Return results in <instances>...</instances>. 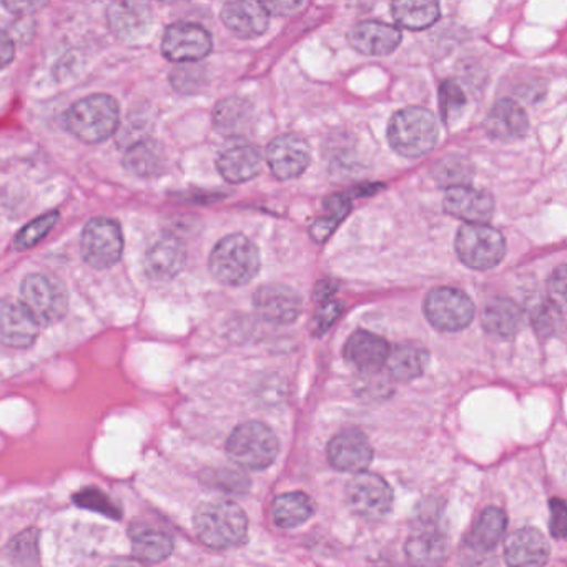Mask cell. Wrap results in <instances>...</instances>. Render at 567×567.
<instances>
[{
	"mask_svg": "<svg viewBox=\"0 0 567 567\" xmlns=\"http://www.w3.org/2000/svg\"><path fill=\"white\" fill-rule=\"evenodd\" d=\"M39 321L16 298L0 300V343L11 348H29L39 337Z\"/></svg>",
	"mask_w": 567,
	"mask_h": 567,
	"instance_id": "5bb4252c",
	"label": "cell"
},
{
	"mask_svg": "<svg viewBox=\"0 0 567 567\" xmlns=\"http://www.w3.org/2000/svg\"><path fill=\"white\" fill-rule=\"evenodd\" d=\"M267 162L271 174L278 181H293V178L305 174L308 165H310V147L298 135H280L268 145Z\"/></svg>",
	"mask_w": 567,
	"mask_h": 567,
	"instance_id": "4fadbf2b",
	"label": "cell"
},
{
	"mask_svg": "<svg viewBox=\"0 0 567 567\" xmlns=\"http://www.w3.org/2000/svg\"><path fill=\"white\" fill-rule=\"evenodd\" d=\"M560 313L553 303H540L534 308L530 313V321H533L534 330L537 331L540 338H549L550 334L556 333V318Z\"/></svg>",
	"mask_w": 567,
	"mask_h": 567,
	"instance_id": "f35d334b",
	"label": "cell"
},
{
	"mask_svg": "<svg viewBox=\"0 0 567 567\" xmlns=\"http://www.w3.org/2000/svg\"><path fill=\"white\" fill-rule=\"evenodd\" d=\"M457 258L473 270H491L506 254V240L499 231L487 225H464L457 230Z\"/></svg>",
	"mask_w": 567,
	"mask_h": 567,
	"instance_id": "52a82bcc",
	"label": "cell"
},
{
	"mask_svg": "<svg viewBox=\"0 0 567 567\" xmlns=\"http://www.w3.org/2000/svg\"><path fill=\"white\" fill-rule=\"evenodd\" d=\"M549 293L554 307L563 313L564 305H566V267L564 265L554 270L549 280Z\"/></svg>",
	"mask_w": 567,
	"mask_h": 567,
	"instance_id": "7bdbcfd3",
	"label": "cell"
},
{
	"mask_svg": "<svg viewBox=\"0 0 567 567\" xmlns=\"http://www.w3.org/2000/svg\"><path fill=\"white\" fill-rule=\"evenodd\" d=\"M214 48L210 32L192 22L172 24L162 39V54L175 64H195L204 61Z\"/></svg>",
	"mask_w": 567,
	"mask_h": 567,
	"instance_id": "30bf717a",
	"label": "cell"
},
{
	"mask_svg": "<svg viewBox=\"0 0 567 567\" xmlns=\"http://www.w3.org/2000/svg\"><path fill=\"white\" fill-rule=\"evenodd\" d=\"M443 208L447 215L466 221V225H484L493 218L494 200L487 192L454 185L444 194Z\"/></svg>",
	"mask_w": 567,
	"mask_h": 567,
	"instance_id": "2e32d148",
	"label": "cell"
},
{
	"mask_svg": "<svg viewBox=\"0 0 567 567\" xmlns=\"http://www.w3.org/2000/svg\"><path fill=\"white\" fill-rule=\"evenodd\" d=\"M69 131L85 144H101L115 134L121 109L111 95L95 94L75 102L65 115Z\"/></svg>",
	"mask_w": 567,
	"mask_h": 567,
	"instance_id": "3957f363",
	"label": "cell"
},
{
	"mask_svg": "<svg viewBox=\"0 0 567 567\" xmlns=\"http://www.w3.org/2000/svg\"><path fill=\"white\" fill-rule=\"evenodd\" d=\"M225 28L240 39H255L265 34L270 24V16L260 2H228L221 9Z\"/></svg>",
	"mask_w": 567,
	"mask_h": 567,
	"instance_id": "44dd1931",
	"label": "cell"
},
{
	"mask_svg": "<svg viewBox=\"0 0 567 567\" xmlns=\"http://www.w3.org/2000/svg\"><path fill=\"white\" fill-rule=\"evenodd\" d=\"M324 217L318 218L313 225H311V238L317 244H324L331 235L337 230L338 225L348 217L351 210L350 198L344 195H331L324 200Z\"/></svg>",
	"mask_w": 567,
	"mask_h": 567,
	"instance_id": "836d02e7",
	"label": "cell"
},
{
	"mask_svg": "<svg viewBox=\"0 0 567 567\" xmlns=\"http://www.w3.org/2000/svg\"><path fill=\"white\" fill-rule=\"evenodd\" d=\"M390 344L370 331H357L344 344V360L363 373H374L386 364Z\"/></svg>",
	"mask_w": 567,
	"mask_h": 567,
	"instance_id": "ffe728a7",
	"label": "cell"
},
{
	"mask_svg": "<svg viewBox=\"0 0 567 567\" xmlns=\"http://www.w3.org/2000/svg\"><path fill=\"white\" fill-rule=\"evenodd\" d=\"M347 501L358 516L380 519L393 506V491L383 477L363 471L354 474L353 480L348 483Z\"/></svg>",
	"mask_w": 567,
	"mask_h": 567,
	"instance_id": "8fae6325",
	"label": "cell"
},
{
	"mask_svg": "<svg viewBox=\"0 0 567 567\" xmlns=\"http://www.w3.org/2000/svg\"><path fill=\"white\" fill-rule=\"evenodd\" d=\"M254 307L268 323L290 324L300 317L301 298L287 285L268 284L255 291Z\"/></svg>",
	"mask_w": 567,
	"mask_h": 567,
	"instance_id": "9a60e30c",
	"label": "cell"
},
{
	"mask_svg": "<svg viewBox=\"0 0 567 567\" xmlns=\"http://www.w3.org/2000/svg\"><path fill=\"white\" fill-rule=\"evenodd\" d=\"M334 284L331 280H323L318 284V287L315 288V298L320 301H328L330 295L333 293Z\"/></svg>",
	"mask_w": 567,
	"mask_h": 567,
	"instance_id": "bcb514c9",
	"label": "cell"
},
{
	"mask_svg": "<svg viewBox=\"0 0 567 567\" xmlns=\"http://www.w3.org/2000/svg\"><path fill=\"white\" fill-rule=\"evenodd\" d=\"M550 517L549 527L550 534L556 539H564L566 537L567 520H566V503L560 497H553L549 503Z\"/></svg>",
	"mask_w": 567,
	"mask_h": 567,
	"instance_id": "60d3db41",
	"label": "cell"
},
{
	"mask_svg": "<svg viewBox=\"0 0 567 567\" xmlns=\"http://www.w3.org/2000/svg\"><path fill=\"white\" fill-rule=\"evenodd\" d=\"M523 310L511 298L496 297L483 310V328L493 337L509 340L523 328Z\"/></svg>",
	"mask_w": 567,
	"mask_h": 567,
	"instance_id": "484cf974",
	"label": "cell"
},
{
	"mask_svg": "<svg viewBox=\"0 0 567 567\" xmlns=\"http://www.w3.org/2000/svg\"><path fill=\"white\" fill-rule=\"evenodd\" d=\"M79 506L87 507V509L97 511V513L107 514V516L121 517V511L115 504H112L111 497L105 496L99 489H84L74 497Z\"/></svg>",
	"mask_w": 567,
	"mask_h": 567,
	"instance_id": "74e56055",
	"label": "cell"
},
{
	"mask_svg": "<svg viewBox=\"0 0 567 567\" xmlns=\"http://www.w3.org/2000/svg\"><path fill=\"white\" fill-rule=\"evenodd\" d=\"M301 6H303L301 2H280V0H277V2H265L264 8L268 16H290L301 9Z\"/></svg>",
	"mask_w": 567,
	"mask_h": 567,
	"instance_id": "f6af8a7d",
	"label": "cell"
},
{
	"mask_svg": "<svg viewBox=\"0 0 567 567\" xmlns=\"http://www.w3.org/2000/svg\"><path fill=\"white\" fill-rule=\"evenodd\" d=\"M404 550L413 567H440L447 556L446 537L437 527H417L408 537Z\"/></svg>",
	"mask_w": 567,
	"mask_h": 567,
	"instance_id": "cb8c5ba5",
	"label": "cell"
},
{
	"mask_svg": "<svg viewBox=\"0 0 567 567\" xmlns=\"http://www.w3.org/2000/svg\"><path fill=\"white\" fill-rule=\"evenodd\" d=\"M132 549L135 557L144 563H162L174 550L168 534L157 529H141L132 536Z\"/></svg>",
	"mask_w": 567,
	"mask_h": 567,
	"instance_id": "d6a6232c",
	"label": "cell"
},
{
	"mask_svg": "<svg viewBox=\"0 0 567 567\" xmlns=\"http://www.w3.org/2000/svg\"><path fill=\"white\" fill-rule=\"evenodd\" d=\"M111 567H147L141 560H122V563L112 564Z\"/></svg>",
	"mask_w": 567,
	"mask_h": 567,
	"instance_id": "7dc6e473",
	"label": "cell"
},
{
	"mask_svg": "<svg viewBox=\"0 0 567 567\" xmlns=\"http://www.w3.org/2000/svg\"><path fill=\"white\" fill-rule=\"evenodd\" d=\"M343 307L337 301H324L323 307L318 310L317 317H315V331L317 334H323L324 331L330 330L333 327L334 321L340 317Z\"/></svg>",
	"mask_w": 567,
	"mask_h": 567,
	"instance_id": "b9f144b4",
	"label": "cell"
},
{
	"mask_svg": "<svg viewBox=\"0 0 567 567\" xmlns=\"http://www.w3.org/2000/svg\"><path fill=\"white\" fill-rule=\"evenodd\" d=\"M84 260L95 270H107L124 255V235L121 225L107 217L92 218L81 237Z\"/></svg>",
	"mask_w": 567,
	"mask_h": 567,
	"instance_id": "ba28073f",
	"label": "cell"
},
{
	"mask_svg": "<svg viewBox=\"0 0 567 567\" xmlns=\"http://www.w3.org/2000/svg\"><path fill=\"white\" fill-rule=\"evenodd\" d=\"M436 118L423 107H406L396 112L388 125V141L401 157L420 158L430 154L437 142Z\"/></svg>",
	"mask_w": 567,
	"mask_h": 567,
	"instance_id": "277c9868",
	"label": "cell"
},
{
	"mask_svg": "<svg viewBox=\"0 0 567 567\" xmlns=\"http://www.w3.org/2000/svg\"><path fill=\"white\" fill-rule=\"evenodd\" d=\"M401 39L403 35L400 29L380 21L358 22L348 34V42L354 51L363 55H373V58L390 55L391 52L396 51Z\"/></svg>",
	"mask_w": 567,
	"mask_h": 567,
	"instance_id": "e0dca14e",
	"label": "cell"
},
{
	"mask_svg": "<svg viewBox=\"0 0 567 567\" xmlns=\"http://www.w3.org/2000/svg\"><path fill=\"white\" fill-rule=\"evenodd\" d=\"M327 456L334 470L343 473H363L373 461V446L361 431L344 430L331 437Z\"/></svg>",
	"mask_w": 567,
	"mask_h": 567,
	"instance_id": "7c38bea8",
	"label": "cell"
},
{
	"mask_svg": "<svg viewBox=\"0 0 567 567\" xmlns=\"http://www.w3.org/2000/svg\"><path fill=\"white\" fill-rule=\"evenodd\" d=\"M278 450L277 434L260 421L240 424L227 441L228 457L244 470H267L277 460Z\"/></svg>",
	"mask_w": 567,
	"mask_h": 567,
	"instance_id": "5b68a950",
	"label": "cell"
},
{
	"mask_svg": "<svg viewBox=\"0 0 567 567\" xmlns=\"http://www.w3.org/2000/svg\"><path fill=\"white\" fill-rule=\"evenodd\" d=\"M107 22L122 41H138L151 31L154 12L145 2H114L107 8Z\"/></svg>",
	"mask_w": 567,
	"mask_h": 567,
	"instance_id": "d6986e66",
	"label": "cell"
},
{
	"mask_svg": "<svg viewBox=\"0 0 567 567\" xmlns=\"http://www.w3.org/2000/svg\"><path fill=\"white\" fill-rule=\"evenodd\" d=\"M251 122V107L241 97H228L218 102L214 112V125L221 135L237 137L247 132Z\"/></svg>",
	"mask_w": 567,
	"mask_h": 567,
	"instance_id": "4dcf8cb0",
	"label": "cell"
},
{
	"mask_svg": "<svg viewBox=\"0 0 567 567\" xmlns=\"http://www.w3.org/2000/svg\"><path fill=\"white\" fill-rule=\"evenodd\" d=\"M424 315L436 330L454 333L470 327L474 318V303L457 288H434L424 300Z\"/></svg>",
	"mask_w": 567,
	"mask_h": 567,
	"instance_id": "9c48e42d",
	"label": "cell"
},
{
	"mask_svg": "<svg viewBox=\"0 0 567 567\" xmlns=\"http://www.w3.org/2000/svg\"><path fill=\"white\" fill-rule=\"evenodd\" d=\"M164 164L161 145L152 141L137 142L124 155V167L138 177L148 178L161 175Z\"/></svg>",
	"mask_w": 567,
	"mask_h": 567,
	"instance_id": "1f68e13d",
	"label": "cell"
},
{
	"mask_svg": "<svg viewBox=\"0 0 567 567\" xmlns=\"http://www.w3.org/2000/svg\"><path fill=\"white\" fill-rule=\"evenodd\" d=\"M484 128L487 135L496 141L514 142L526 135L529 121H527L526 111L519 104L511 99H503L487 112Z\"/></svg>",
	"mask_w": 567,
	"mask_h": 567,
	"instance_id": "7402d4cb",
	"label": "cell"
},
{
	"mask_svg": "<svg viewBox=\"0 0 567 567\" xmlns=\"http://www.w3.org/2000/svg\"><path fill=\"white\" fill-rule=\"evenodd\" d=\"M391 14L401 28L423 31L440 19V6L426 0H400L391 6Z\"/></svg>",
	"mask_w": 567,
	"mask_h": 567,
	"instance_id": "f546056e",
	"label": "cell"
},
{
	"mask_svg": "<svg viewBox=\"0 0 567 567\" xmlns=\"http://www.w3.org/2000/svg\"><path fill=\"white\" fill-rule=\"evenodd\" d=\"M217 168L230 184H244L260 174V152L247 142H235L218 155Z\"/></svg>",
	"mask_w": 567,
	"mask_h": 567,
	"instance_id": "603a6c76",
	"label": "cell"
},
{
	"mask_svg": "<svg viewBox=\"0 0 567 567\" xmlns=\"http://www.w3.org/2000/svg\"><path fill=\"white\" fill-rule=\"evenodd\" d=\"M38 539L39 533L35 529L25 530L21 536L16 537L12 543V554L16 559L31 563V557L38 559Z\"/></svg>",
	"mask_w": 567,
	"mask_h": 567,
	"instance_id": "ab89813d",
	"label": "cell"
},
{
	"mask_svg": "<svg viewBox=\"0 0 567 567\" xmlns=\"http://www.w3.org/2000/svg\"><path fill=\"white\" fill-rule=\"evenodd\" d=\"M430 363V353L426 348L414 343H400L390 350L388 370L398 381H413L420 378Z\"/></svg>",
	"mask_w": 567,
	"mask_h": 567,
	"instance_id": "83f0119b",
	"label": "cell"
},
{
	"mask_svg": "<svg viewBox=\"0 0 567 567\" xmlns=\"http://www.w3.org/2000/svg\"><path fill=\"white\" fill-rule=\"evenodd\" d=\"M194 524L198 539L212 549H230L247 537V516L234 501L202 504L195 513Z\"/></svg>",
	"mask_w": 567,
	"mask_h": 567,
	"instance_id": "6da1fadb",
	"label": "cell"
},
{
	"mask_svg": "<svg viewBox=\"0 0 567 567\" xmlns=\"http://www.w3.org/2000/svg\"><path fill=\"white\" fill-rule=\"evenodd\" d=\"M16 58L14 41L6 32H0V71L8 68Z\"/></svg>",
	"mask_w": 567,
	"mask_h": 567,
	"instance_id": "ee69618b",
	"label": "cell"
},
{
	"mask_svg": "<svg viewBox=\"0 0 567 567\" xmlns=\"http://www.w3.org/2000/svg\"><path fill=\"white\" fill-rule=\"evenodd\" d=\"M208 267L212 277L221 285L241 287L257 277L260 270V251L245 235H228L215 245Z\"/></svg>",
	"mask_w": 567,
	"mask_h": 567,
	"instance_id": "7a4b0ae2",
	"label": "cell"
},
{
	"mask_svg": "<svg viewBox=\"0 0 567 567\" xmlns=\"http://www.w3.org/2000/svg\"><path fill=\"white\" fill-rule=\"evenodd\" d=\"M22 303L29 308L39 324H54L64 320L69 311V291L64 281L54 275L32 274L22 281Z\"/></svg>",
	"mask_w": 567,
	"mask_h": 567,
	"instance_id": "8992f818",
	"label": "cell"
},
{
	"mask_svg": "<svg viewBox=\"0 0 567 567\" xmlns=\"http://www.w3.org/2000/svg\"><path fill=\"white\" fill-rule=\"evenodd\" d=\"M507 516L496 506L486 507L467 536V546L477 554L491 553L506 533Z\"/></svg>",
	"mask_w": 567,
	"mask_h": 567,
	"instance_id": "4316f807",
	"label": "cell"
},
{
	"mask_svg": "<svg viewBox=\"0 0 567 567\" xmlns=\"http://www.w3.org/2000/svg\"><path fill=\"white\" fill-rule=\"evenodd\" d=\"M549 554V543L536 527L517 529L504 547V559L509 567H544Z\"/></svg>",
	"mask_w": 567,
	"mask_h": 567,
	"instance_id": "ac0fdd59",
	"label": "cell"
},
{
	"mask_svg": "<svg viewBox=\"0 0 567 567\" xmlns=\"http://www.w3.org/2000/svg\"><path fill=\"white\" fill-rule=\"evenodd\" d=\"M315 509H317L315 501L307 493L293 491V493L280 494L274 501L271 513H274V520L277 526L291 529V527L307 523L313 516Z\"/></svg>",
	"mask_w": 567,
	"mask_h": 567,
	"instance_id": "f1b7e54d",
	"label": "cell"
},
{
	"mask_svg": "<svg viewBox=\"0 0 567 567\" xmlns=\"http://www.w3.org/2000/svg\"><path fill=\"white\" fill-rule=\"evenodd\" d=\"M187 251L177 237L161 238L148 248L145 255V268L155 280H172L184 270Z\"/></svg>",
	"mask_w": 567,
	"mask_h": 567,
	"instance_id": "d4e9b609",
	"label": "cell"
},
{
	"mask_svg": "<svg viewBox=\"0 0 567 567\" xmlns=\"http://www.w3.org/2000/svg\"><path fill=\"white\" fill-rule=\"evenodd\" d=\"M207 82L204 69L195 64H184L172 74V85L182 94H195Z\"/></svg>",
	"mask_w": 567,
	"mask_h": 567,
	"instance_id": "8d00e7d4",
	"label": "cell"
},
{
	"mask_svg": "<svg viewBox=\"0 0 567 567\" xmlns=\"http://www.w3.org/2000/svg\"><path fill=\"white\" fill-rule=\"evenodd\" d=\"M59 221V212H49V214L42 215V217L35 218L31 224L25 225L18 237H16L14 245L19 251L29 250V248L35 247L41 244L52 228Z\"/></svg>",
	"mask_w": 567,
	"mask_h": 567,
	"instance_id": "e575fe53",
	"label": "cell"
},
{
	"mask_svg": "<svg viewBox=\"0 0 567 567\" xmlns=\"http://www.w3.org/2000/svg\"><path fill=\"white\" fill-rule=\"evenodd\" d=\"M464 107H466V97L460 85L454 84L453 81L443 82L440 87V111L444 124H453L457 121Z\"/></svg>",
	"mask_w": 567,
	"mask_h": 567,
	"instance_id": "d590c367",
	"label": "cell"
}]
</instances>
